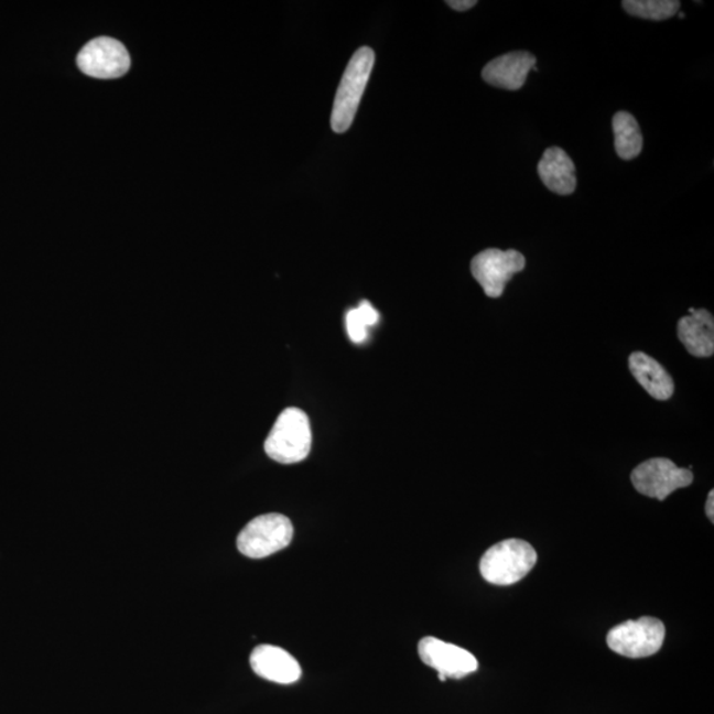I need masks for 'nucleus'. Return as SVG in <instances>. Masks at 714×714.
I'll return each instance as SVG.
<instances>
[{
    "mask_svg": "<svg viewBox=\"0 0 714 714\" xmlns=\"http://www.w3.org/2000/svg\"><path fill=\"white\" fill-rule=\"evenodd\" d=\"M621 6L630 15L654 22L670 19L680 10V2L677 0H625Z\"/></svg>",
    "mask_w": 714,
    "mask_h": 714,
    "instance_id": "nucleus-16",
    "label": "nucleus"
},
{
    "mask_svg": "<svg viewBox=\"0 0 714 714\" xmlns=\"http://www.w3.org/2000/svg\"><path fill=\"white\" fill-rule=\"evenodd\" d=\"M538 553L529 542L507 539L487 549L479 562L482 577L498 586L513 585L532 571Z\"/></svg>",
    "mask_w": 714,
    "mask_h": 714,
    "instance_id": "nucleus-2",
    "label": "nucleus"
},
{
    "mask_svg": "<svg viewBox=\"0 0 714 714\" xmlns=\"http://www.w3.org/2000/svg\"><path fill=\"white\" fill-rule=\"evenodd\" d=\"M447 6L452 7L455 11H467L476 6L475 0H447Z\"/></svg>",
    "mask_w": 714,
    "mask_h": 714,
    "instance_id": "nucleus-18",
    "label": "nucleus"
},
{
    "mask_svg": "<svg viewBox=\"0 0 714 714\" xmlns=\"http://www.w3.org/2000/svg\"><path fill=\"white\" fill-rule=\"evenodd\" d=\"M294 527L286 516L267 513L248 522L237 538V548L249 559H264L282 551L293 540Z\"/></svg>",
    "mask_w": 714,
    "mask_h": 714,
    "instance_id": "nucleus-4",
    "label": "nucleus"
},
{
    "mask_svg": "<svg viewBox=\"0 0 714 714\" xmlns=\"http://www.w3.org/2000/svg\"><path fill=\"white\" fill-rule=\"evenodd\" d=\"M613 131L618 156L624 161L638 158L643 150V136L637 119L630 112L618 111L613 117Z\"/></svg>",
    "mask_w": 714,
    "mask_h": 714,
    "instance_id": "nucleus-15",
    "label": "nucleus"
},
{
    "mask_svg": "<svg viewBox=\"0 0 714 714\" xmlns=\"http://www.w3.org/2000/svg\"><path fill=\"white\" fill-rule=\"evenodd\" d=\"M538 60L532 53L519 51L496 57L483 68L482 77L489 85L507 90H519L524 86L529 72Z\"/></svg>",
    "mask_w": 714,
    "mask_h": 714,
    "instance_id": "nucleus-10",
    "label": "nucleus"
},
{
    "mask_svg": "<svg viewBox=\"0 0 714 714\" xmlns=\"http://www.w3.org/2000/svg\"><path fill=\"white\" fill-rule=\"evenodd\" d=\"M713 507H714V493H713V489H712L710 495H707V500H706V506H705L706 516H707V518H710V520L712 522L714 521V508Z\"/></svg>",
    "mask_w": 714,
    "mask_h": 714,
    "instance_id": "nucleus-19",
    "label": "nucleus"
},
{
    "mask_svg": "<svg viewBox=\"0 0 714 714\" xmlns=\"http://www.w3.org/2000/svg\"><path fill=\"white\" fill-rule=\"evenodd\" d=\"M374 65L375 52L368 46L357 50L350 58L337 88L331 115V128L335 132H346L353 125Z\"/></svg>",
    "mask_w": 714,
    "mask_h": 714,
    "instance_id": "nucleus-3",
    "label": "nucleus"
},
{
    "mask_svg": "<svg viewBox=\"0 0 714 714\" xmlns=\"http://www.w3.org/2000/svg\"><path fill=\"white\" fill-rule=\"evenodd\" d=\"M250 666L258 677L278 684H293L302 674L293 654L271 645L256 647L250 654Z\"/></svg>",
    "mask_w": 714,
    "mask_h": 714,
    "instance_id": "nucleus-11",
    "label": "nucleus"
},
{
    "mask_svg": "<svg viewBox=\"0 0 714 714\" xmlns=\"http://www.w3.org/2000/svg\"><path fill=\"white\" fill-rule=\"evenodd\" d=\"M666 626L652 617L626 620L607 634V646L620 657L640 659L652 657L664 643Z\"/></svg>",
    "mask_w": 714,
    "mask_h": 714,
    "instance_id": "nucleus-5",
    "label": "nucleus"
},
{
    "mask_svg": "<svg viewBox=\"0 0 714 714\" xmlns=\"http://www.w3.org/2000/svg\"><path fill=\"white\" fill-rule=\"evenodd\" d=\"M632 486L648 498L663 501L679 488L690 487L693 482L691 469L680 468L671 459H648L634 469Z\"/></svg>",
    "mask_w": 714,
    "mask_h": 714,
    "instance_id": "nucleus-6",
    "label": "nucleus"
},
{
    "mask_svg": "<svg viewBox=\"0 0 714 714\" xmlns=\"http://www.w3.org/2000/svg\"><path fill=\"white\" fill-rule=\"evenodd\" d=\"M380 315L367 301H363L356 309L349 310L346 315V328L350 342L360 344L367 339L368 328L379 322Z\"/></svg>",
    "mask_w": 714,
    "mask_h": 714,
    "instance_id": "nucleus-17",
    "label": "nucleus"
},
{
    "mask_svg": "<svg viewBox=\"0 0 714 714\" xmlns=\"http://www.w3.org/2000/svg\"><path fill=\"white\" fill-rule=\"evenodd\" d=\"M631 374L653 399L666 401L674 392V382L660 363L643 353H634L628 359Z\"/></svg>",
    "mask_w": 714,
    "mask_h": 714,
    "instance_id": "nucleus-14",
    "label": "nucleus"
},
{
    "mask_svg": "<svg viewBox=\"0 0 714 714\" xmlns=\"http://www.w3.org/2000/svg\"><path fill=\"white\" fill-rule=\"evenodd\" d=\"M679 18H680V19H684V18H685V13H684V12H679Z\"/></svg>",
    "mask_w": 714,
    "mask_h": 714,
    "instance_id": "nucleus-20",
    "label": "nucleus"
},
{
    "mask_svg": "<svg viewBox=\"0 0 714 714\" xmlns=\"http://www.w3.org/2000/svg\"><path fill=\"white\" fill-rule=\"evenodd\" d=\"M419 654L423 663L439 672L441 681L466 678L479 668L472 652L434 637L420 640Z\"/></svg>",
    "mask_w": 714,
    "mask_h": 714,
    "instance_id": "nucleus-9",
    "label": "nucleus"
},
{
    "mask_svg": "<svg viewBox=\"0 0 714 714\" xmlns=\"http://www.w3.org/2000/svg\"><path fill=\"white\" fill-rule=\"evenodd\" d=\"M311 443L313 434L309 415L300 408H288L271 428L264 441V453L282 465H293L307 458Z\"/></svg>",
    "mask_w": 714,
    "mask_h": 714,
    "instance_id": "nucleus-1",
    "label": "nucleus"
},
{
    "mask_svg": "<svg viewBox=\"0 0 714 714\" xmlns=\"http://www.w3.org/2000/svg\"><path fill=\"white\" fill-rule=\"evenodd\" d=\"M539 176L554 194L572 195L577 187L575 165L572 158L561 148H549L538 165Z\"/></svg>",
    "mask_w": 714,
    "mask_h": 714,
    "instance_id": "nucleus-13",
    "label": "nucleus"
},
{
    "mask_svg": "<svg viewBox=\"0 0 714 714\" xmlns=\"http://www.w3.org/2000/svg\"><path fill=\"white\" fill-rule=\"evenodd\" d=\"M526 268V257L518 250L486 249L472 261V273L489 298H499L515 274Z\"/></svg>",
    "mask_w": 714,
    "mask_h": 714,
    "instance_id": "nucleus-7",
    "label": "nucleus"
},
{
    "mask_svg": "<svg viewBox=\"0 0 714 714\" xmlns=\"http://www.w3.org/2000/svg\"><path fill=\"white\" fill-rule=\"evenodd\" d=\"M79 71L90 77L111 79L128 73L131 60L122 43L111 37H97L84 46L77 56Z\"/></svg>",
    "mask_w": 714,
    "mask_h": 714,
    "instance_id": "nucleus-8",
    "label": "nucleus"
},
{
    "mask_svg": "<svg viewBox=\"0 0 714 714\" xmlns=\"http://www.w3.org/2000/svg\"><path fill=\"white\" fill-rule=\"evenodd\" d=\"M678 336L692 356L711 357L714 353V321L710 311L694 310L691 315L681 317Z\"/></svg>",
    "mask_w": 714,
    "mask_h": 714,
    "instance_id": "nucleus-12",
    "label": "nucleus"
}]
</instances>
